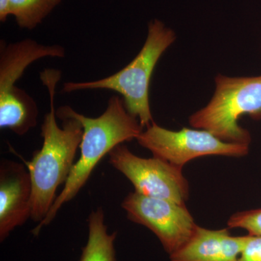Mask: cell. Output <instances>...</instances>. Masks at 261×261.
I'll use <instances>...</instances> for the list:
<instances>
[{"label":"cell","instance_id":"cell-15","mask_svg":"<svg viewBox=\"0 0 261 261\" xmlns=\"http://www.w3.org/2000/svg\"><path fill=\"white\" fill-rule=\"evenodd\" d=\"M238 261H261V236L247 235L246 243Z\"/></svg>","mask_w":261,"mask_h":261},{"label":"cell","instance_id":"cell-2","mask_svg":"<svg viewBox=\"0 0 261 261\" xmlns=\"http://www.w3.org/2000/svg\"><path fill=\"white\" fill-rule=\"evenodd\" d=\"M56 114L60 118L72 117L82 123L83 136L80 146V158L75 163L45 219L33 230L35 236L39 234L44 226L50 224L64 204L80 193L94 168L106 154L116 146L136 140L144 130L140 121L128 112L123 99L118 96L110 98L106 111L97 118L84 116L69 106L59 108Z\"/></svg>","mask_w":261,"mask_h":261},{"label":"cell","instance_id":"cell-12","mask_svg":"<svg viewBox=\"0 0 261 261\" xmlns=\"http://www.w3.org/2000/svg\"><path fill=\"white\" fill-rule=\"evenodd\" d=\"M88 228V240L80 261H116L115 241L117 232H108L102 207L91 212Z\"/></svg>","mask_w":261,"mask_h":261},{"label":"cell","instance_id":"cell-6","mask_svg":"<svg viewBox=\"0 0 261 261\" xmlns=\"http://www.w3.org/2000/svg\"><path fill=\"white\" fill-rule=\"evenodd\" d=\"M109 163L126 176L135 192L148 197L185 204L190 196L188 181L183 168L159 158L136 155L123 144L108 154Z\"/></svg>","mask_w":261,"mask_h":261},{"label":"cell","instance_id":"cell-3","mask_svg":"<svg viewBox=\"0 0 261 261\" xmlns=\"http://www.w3.org/2000/svg\"><path fill=\"white\" fill-rule=\"evenodd\" d=\"M176 39L173 29L159 19H153L149 22L143 47L125 68L102 80L67 82L63 85V92L70 93L92 89L114 91L121 94L127 111L140 121L142 127L149 126L154 122L149 105L151 77L160 58Z\"/></svg>","mask_w":261,"mask_h":261},{"label":"cell","instance_id":"cell-14","mask_svg":"<svg viewBox=\"0 0 261 261\" xmlns=\"http://www.w3.org/2000/svg\"><path fill=\"white\" fill-rule=\"evenodd\" d=\"M230 228H243L249 234L261 236V208L236 213L227 222Z\"/></svg>","mask_w":261,"mask_h":261},{"label":"cell","instance_id":"cell-8","mask_svg":"<svg viewBox=\"0 0 261 261\" xmlns=\"http://www.w3.org/2000/svg\"><path fill=\"white\" fill-rule=\"evenodd\" d=\"M32 184L27 166L3 160L0 163V241L32 217Z\"/></svg>","mask_w":261,"mask_h":261},{"label":"cell","instance_id":"cell-16","mask_svg":"<svg viewBox=\"0 0 261 261\" xmlns=\"http://www.w3.org/2000/svg\"><path fill=\"white\" fill-rule=\"evenodd\" d=\"M10 0H0V20L3 23L10 16Z\"/></svg>","mask_w":261,"mask_h":261},{"label":"cell","instance_id":"cell-7","mask_svg":"<svg viewBox=\"0 0 261 261\" xmlns=\"http://www.w3.org/2000/svg\"><path fill=\"white\" fill-rule=\"evenodd\" d=\"M121 206L128 219L156 235L169 255L190 240L197 226L185 204L135 191L125 197Z\"/></svg>","mask_w":261,"mask_h":261},{"label":"cell","instance_id":"cell-1","mask_svg":"<svg viewBox=\"0 0 261 261\" xmlns=\"http://www.w3.org/2000/svg\"><path fill=\"white\" fill-rule=\"evenodd\" d=\"M40 77L49 92L50 111L44 116L41 127L42 148L34 153L32 161H24L32 184L31 219L38 224L45 219L54 204L60 185L68 179L83 136L82 123L75 118H61L62 127L56 121L55 96L57 84L61 79V71L46 69Z\"/></svg>","mask_w":261,"mask_h":261},{"label":"cell","instance_id":"cell-9","mask_svg":"<svg viewBox=\"0 0 261 261\" xmlns=\"http://www.w3.org/2000/svg\"><path fill=\"white\" fill-rule=\"evenodd\" d=\"M247 235L235 237L228 228L211 230L197 225L190 240L170 255L171 261H238Z\"/></svg>","mask_w":261,"mask_h":261},{"label":"cell","instance_id":"cell-10","mask_svg":"<svg viewBox=\"0 0 261 261\" xmlns=\"http://www.w3.org/2000/svg\"><path fill=\"white\" fill-rule=\"evenodd\" d=\"M64 48L61 45H44L32 39H24L5 45L0 50V95L16 88L15 84L29 65L45 58H62Z\"/></svg>","mask_w":261,"mask_h":261},{"label":"cell","instance_id":"cell-11","mask_svg":"<svg viewBox=\"0 0 261 261\" xmlns=\"http://www.w3.org/2000/svg\"><path fill=\"white\" fill-rule=\"evenodd\" d=\"M38 113L36 103L20 89L0 96L1 129H9L20 136L25 135L37 125Z\"/></svg>","mask_w":261,"mask_h":261},{"label":"cell","instance_id":"cell-4","mask_svg":"<svg viewBox=\"0 0 261 261\" xmlns=\"http://www.w3.org/2000/svg\"><path fill=\"white\" fill-rule=\"evenodd\" d=\"M215 85L211 100L190 116L189 123L224 142L250 145L251 135L238 121L244 115L261 120V75L233 77L219 73Z\"/></svg>","mask_w":261,"mask_h":261},{"label":"cell","instance_id":"cell-5","mask_svg":"<svg viewBox=\"0 0 261 261\" xmlns=\"http://www.w3.org/2000/svg\"><path fill=\"white\" fill-rule=\"evenodd\" d=\"M136 140L159 158L183 168L192 160L209 155L243 158L249 153L250 145L228 143L207 130L183 128L171 130L153 123L146 127Z\"/></svg>","mask_w":261,"mask_h":261},{"label":"cell","instance_id":"cell-13","mask_svg":"<svg viewBox=\"0 0 261 261\" xmlns=\"http://www.w3.org/2000/svg\"><path fill=\"white\" fill-rule=\"evenodd\" d=\"M62 0H10V15L21 29L32 30L42 23Z\"/></svg>","mask_w":261,"mask_h":261}]
</instances>
